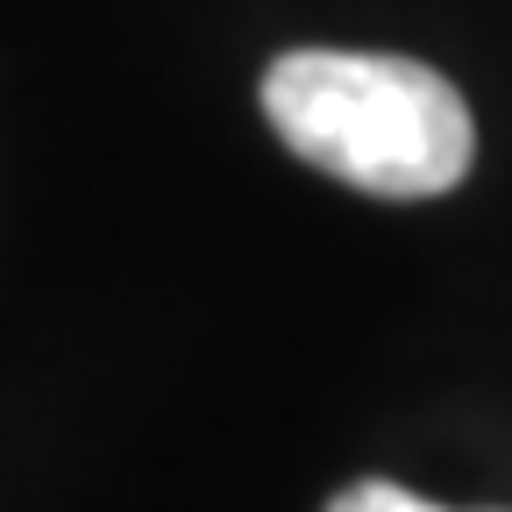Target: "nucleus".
Returning a JSON list of instances; mask_svg holds the SVG:
<instances>
[{
	"instance_id": "obj_1",
	"label": "nucleus",
	"mask_w": 512,
	"mask_h": 512,
	"mask_svg": "<svg viewBox=\"0 0 512 512\" xmlns=\"http://www.w3.org/2000/svg\"><path fill=\"white\" fill-rule=\"evenodd\" d=\"M264 114L292 157L377 200H434L477 157L463 93L420 57L285 50L264 72Z\"/></svg>"
},
{
	"instance_id": "obj_2",
	"label": "nucleus",
	"mask_w": 512,
	"mask_h": 512,
	"mask_svg": "<svg viewBox=\"0 0 512 512\" xmlns=\"http://www.w3.org/2000/svg\"><path fill=\"white\" fill-rule=\"evenodd\" d=\"M328 512H448V505H434V498H420V491H406V484L363 477V484H349Z\"/></svg>"
}]
</instances>
